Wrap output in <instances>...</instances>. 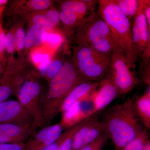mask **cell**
<instances>
[{"label": "cell", "instance_id": "cell-23", "mask_svg": "<svg viewBox=\"0 0 150 150\" xmlns=\"http://www.w3.org/2000/svg\"><path fill=\"white\" fill-rule=\"evenodd\" d=\"M64 63L60 59H56L51 62L45 76L48 80L50 81L59 72Z\"/></svg>", "mask_w": 150, "mask_h": 150}, {"label": "cell", "instance_id": "cell-20", "mask_svg": "<svg viewBox=\"0 0 150 150\" xmlns=\"http://www.w3.org/2000/svg\"><path fill=\"white\" fill-rule=\"evenodd\" d=\"M45 17V29L51 30L59 25L60 19L59 11L55 9L50 10L44 15Z\"/></svg>", "mask_w": 150, "mask_h": 150}, {"label": "cell", "instance_id": "cell-32", "mask_svg": "<svg viewBox=\"0 0 150 150\" xmlns=\"http://www.w3.org/2000/svg\"><path fill=\"white\" fill-rule=\"evenodd\" d=\"M51 62L50 59H49L43 61L39 64V66H38V69H39L42 76H45L46 75L48 66L50 64Z\"/></svg>", "mask_w": 150, "mask_h": 150}, {"label": "cell", "instance_id": "cell-11", "mask_svg": "<svg viewBox=\"0 0 150 150\" xmlns=\"http://www.w3.org/2000/svg\"><path fill=\"white\" fill-rule=\"evenodd\" d=\"M104 131L97 114L87 119L85 123L75 133L71 150H80L93 142Z\"/></svg>", "mask_w": 150, "mask_h": 150}, {"label": "cell", "instance_id": "cell-6", "mask_svg": "<svg viewBox=\"0 0 150 150\" xmlns=\"http://www.w3.org/2000/svg\"><path fill=\"white\" fill-rule=\"evenodd\" d=\"M98 1L71 0L62 3L59 11L60 21L67 34L73 35L81 25L95 14Z\"/></svg>", "mask_w": 150, "mask_h": 150}, {"label": "cell", "instance_id": "cell-24", "mask_svg": "<svg viewBox=\"0 0 150 150\" xmlns=\"http://www.w3.org/2000/svg\"><path fill=\"white\" fill-rule=\"evenodd\" d=\"M25 33L22 28H18L16 33L15 40L17 47L19 50H22L25 47Z\"/></svg>", "mask_w": 150, "mask_h": 150}, {"label": "cell", "instance_id": "cell-14", "mask_svg": "<svg viewBox=\"0 0 150 150\" xmlns=\"http://www.w3.org/2000/svg\"><path fill=\"white\" fill-rule=\"evenodd\" d=\"M33 124L20 125L14 123L0 124V135L7 138L13 143H25L35 133Z\"/></svg>", "mask_w": 150, "mask_h": 150}, {"label": "cell", "instance_id": "cell-13", "mask_svg": "<svg viewBox=\"0 0 150 150\" xmlns=\"http://www.w3.org/2000/svg\"><path fill=\"white\" fill-rule=\"evenodd\" d=\"M96 113L103 110L120 95L112 81L105 77L99 82L97 88L93 93Z\"/></svg>", "mask_w": 150, "mask_h": 150}, {"label": "cell", "instance_id": "cell-19", "mask_svg": "<svg viewBox=\"0 0 150 150\" xmlns=\"http://www.w3.org/2000/svg\"><path fill=\"white\" fill-rule=\"evenodd\" d=\"M149 137L147 129H144L141 134L129 143L123 150H143L150 140Z\"/></svg>", "mask_w": 150, "mask_h": 150}, {"label": "cell", "instance_id": "cell-2", "mask_svg": "<svg viewBox=\"0 0 150 150\" xmlns=\"http://www.w3.org/2000/svg\"><path fill=\"white\" fill-rule=\"evenodd\" d=\"M84 81L73 62H65L59 72L50 80L47 91L42 96V113L46 124H51L68 95Z\"/></svg>", "mask_w": 150, "mask_h": 150}, {"label": "cell", "instance_id": "cell-17", "mask_svg": "<svg viewBox=\"0 0 150 150\" xmlns=\"http://www.w3.org/2000/svg\"><path fill=\"white\" fill-rule=\"evenodd\" d=\"M113 1L130 21L134 18L140 7V0H113Z\"/></svg>", "mask_w": 150, "mask_h": 150}, {"label": "cell", "instance_id": "cell-33", "mask_svg": "<svg viewBox=\"0 0 150 150\" xmlns=\"http://www.w3.org/2000/svg\"><path fill=\"white\" fill-rule=\"evenodd\" d=\"M5 35L4 33L2 30L0 29V58L2 56L3 52L5 49Z\"/></svg>", "mask_w": 150, "mask_h": 150}, {"label": "cell", "instance_id": "cell-27", "mask_svg": "<svg viewBox=\"0 0 150 150\" xmlns=\"http://www.w3.org/2000/svg\"><path fill=\"white\" fill-rule=\"evenodd\" d=\"M51 4V1L33 0L30 1V6L35 10H41L48 7Z\"/></svg>", "mask_w": 150, "mask_h": 150}, {"label": "cell", "instance_id": "cell-16", "mask_svg": "<svg viewBox=\"0 0 150 150\" xmlns=\"http://www.w3.org/2000/svg\"><path fill=\"white\" fill-rule=\"evenodd\" d=\"M135 110L143 125L150 129V86L143 94L136 96L134 102Z\"/></svg>", "mask_w": 150, "mask_h": 150}, {"label": "cell", "instance_id": "cell-18", "mask_svg": "<svg viewBox=\"0 0 150 150\" xmlns=\"http://www.w3.org/2000/svg\"><path fill=\"white\" fill-rule=\"evenodd\" d=\"M40 29L41 28L36 25L33 24L30 27L25 36V48H29L43 44L40 35Z\"/></svg>", "mask_w": 150, "mask_h": 150}, {"label": "cell", "instance_id": "cell-29", "mask_svg": "<svg viewBox=\"0 0 150 150\" xmlns=\"http://www.w3.org/2000/svg\"><path fill=\"white\" fill-rule=\"evenodd\" d=\"M32 60L35 64H39L41 62L50 59L49 55L46 53L36 51L34 52L32 55Z\"/></svg>", "mask_w": 150, "mask_h": 150}, {"label": "cell", "instance_id": "cell-25", "mask_svg": "<svg viewBox=\"0 0 150 150\" xmlns=\"http://www.w3.org/2000/svg\"><path fill=\"white\" fill-rule=\"evenodd\" d=\"M72 127L67 129V131L63 133L61 135V137H59V139H58L56 142H54V143L51 144L50 146H48L44 148L41 150H56L58 149V148L59 147V146L60 145L62 144V142L63 141L65 140V139L68 136L69 134H70L71 131L72 129Z\"/></svg>", "mask_w": 150, "mask_h": 150}, {"label": "cell", "instance_id": "cell-4", "mask_svg": "<svg viewBox=\"0 0 150 150\" xmlns=\"http://www.w3.org/2000/svg\"><path fill=\"white\" fill-rule=\"evenodd\" d=\"M73 36L76 45L90 47L109 56L115 46L109 27L98 11L81 25Z\"/></svg>", "mask_w": 150, "mask_h": 150}, {"label": "cell", "instance_id": "cell-26", "mask_svg": "<svg viewBox=\"0 0 150 150\" xmlns=\"http://www.w3.org/2000/svg\"><path fill=\"white\" fill-rule=\"evenodd\" d=\"M15 38L13 34L8 32L5 35V48L8 53H12L14 50Z\"/></svg>", "mask_w": 150, "mask_h": 150}, {"label": "cell", "instance_id": "cell-5", "mask_svg": "<svg viewBox=\"0 0 150 150\" xmlns=\"http://www.w3.org/2000/svg\"><path fill=\"white\" fill-rule=\"evenodd\" d=\"M73 48V64L83 79L99 81L106 76L110 56L87 46L76 45Z\"/></svg>", "mask_w": 150, "mask_h": 150}, {"label": "cell", "instance_id": "cell-31", "mask_svg": "<svg viewBox=\"0 0 150 150\" xmlns=\"http://www.w3.org/2000/svg\"><path fill=\"white\" fill-rule=\"evenodd\" d=\"M33 24L38 25L41 28L45 29V23L44 15L38 14L35 16L32 20Z\"/></svg>", "mask_w": 150, "mask_h": 150}, {"label": "cell", "instance_id": "cell-21", "mask_svg": "<svg viewBox=\"0 0 150 150\" xmlns=\"http://www.w3.org/2000/svg\"><path fill=\"white\" fill-rule=\"evenodd\" d=\"M108 139L107 134L104 132L93 142L80 150H102Z\"/></svg>", "mask_w": 150, "mask_h": 150}, {"label": "cell", "instance_id": "cell-8", "mask_svg": "<svg viewBox=\"0 0 150 150\" xmlns=\"http://www.w3.org/2000/svg\"><path fill=\"white\" fill-rule=\"evenodd\" d=\"M41 92L40 83L30 79L23 84L17 94L18 100L30 115L36 129H41L46 125L42 113Z\"/></svg>", "mask_w": 150, "mask_h": 150}, {"label": "cell", "instance_id": "cell-3", "mask_svg": "<svg viewBox=\"0 0 150 150\" xmlns=\"http://www.w3.org/2000/svg\"><path fill=\"white\" fill-rule=\"evenodd\" d=\"M98 4V12L109 27L115 46L123 52L131 69H135L138 58L133 43L131 21L113 0H99Z\"/></svg>", "mask_w": 150, "mask_h": 150}, {"label": "cell", "instance_id": "cell-36", "mask_svg": "<svg viewBox=\"0 0 150 150\" xmlns=\"http://www.w3.org/2000/svg\"><path fill=\"white\" fill-rule=\"evenodd\" d=\"M2 72V69L1 67V66L0 65V77H1V74Z\"/></svg>", "mask_w": 150, "mask_h": 150}, {"label": "cell", "instance_id": "cell-34", "mask_svg": "<svg viewBox=\"0 0 150 150\" xmlns=\"http://www.w3.org/2000/svg\"><path fill=\"white\" fill-rule=\"evenodd\" d=\"M143 150H150V140L147 142Z\"/></svg>", "mask_w": 150, "mask_h": 150}, {"label": "cell", "instance_id": "cell-9", "mask_svg": "<svg viewBox=\"0 0 150 150\" xmlns=\"http://www.w3.org/2000/svg\"><path fill=\"white\" fill-rule=\"evenodd\" d=\"M132 38L135 52L138 59L143 62L150 61V28L143 12L141 0L138 11L131 22Z\"/></svg>", "mask_w": 150, "mask_h": 150}, {"label": "cell", "instance_id": "cell-30", "mask_svg": "<svg viewBox=\"0 0 150 150\" xmlns=\"http://www.w3.org/2000/svg\"><path fill=\"white\" fill-rule=\"evenodd\" d=\"M62 36L58 33H48L47 42L51 45L53 46H58L62 42Z\"/></svg>", "mask_w": 150, "mask_h": 150}, {"label": "cell", "instance_id": "cell-12", "mask_svg": "<svg viewBox=\"0 0 150 150\" xmlns=\"http://www.w3.org/2000/svg\"><path fill=\"white\" fill-rule=\"evenodd\" d=\"M4 123L29 125L33 120L18 100H7L0 103V124Z\"/></svg>", "mask_w": 150, "mask_h": 150}, {"label": "cell", "instance_id": "cell-15", "mask_svg": "<svg viewBox=\"0 0 150 150\" xmlns=\"http://www.w3.org/2000/svg\"><path fill=\"white\" fill-rule=\"evenodd\" d=\"M99 82L86 81L79 84L73 89L64 100L60 107L59 112L64 114L75 103L93 92L98 86Z\"/></svg>", "mask_w": 150, "mask_h": 150}, {"label": "cell", "instance_id": "cell-22", "mask_svg": "<svg viewBox=\"0 0 150 150\" xmlns=\"http://www.w3.org/2000/svg\"><path fill=\"white\" fill-rule=\"evenodd\" d=\"M86 120L81 122L77 125H76V126H73L70 134L63 141L62 144L56 150H71L72 146L73 139L75 133L84 124Z\"/></svg>", "mask_w": 150, "mask_h": 150}, {"label": "cell", "instance_id": "cell-7", "mask_svg": "<svg viewBox=\"0 0 150 150\" xmlns=\"http://www.w3.org/2000/svg\"><path fill=\"white\" fill-rule=\"evenodd\" d=\"M123 52L115 46L110 56L107 76L118 89L120 95L129 93L138 83Z\"/></svg>", "mask_w": 150, "mask_h": 150}, {"label": "cell", "instance_id": "cell-1", "mask_svg": "<svg viewBox=\"0 0 150 150\" xmlns=\"http://www.w3.org/2000/svg\"><path fill=\"white\" fill-rule=\"evenodd\" d=\"M135 97L108 108L100 121L115 150H123L144 129L134 107Z\"/></svg>", "mask_w": 150, "mask_h": 150}, {"label": "cell", "instance_id": "cell-28", "mask_svg": "<svg viewBox=\"0 0 150 150\" xmlns=\"http://www.w3.org/2000/svg\"><path fill=\"white\" fill-rule=\"evenodd\" d=\"M0 150H25V143H0Z\"/></svg>", "mask_w": 150, "mask_h": 150}, {"label": "cell", "instance_id": "cell-10", "mask_svg": "<svg viewBox=\"0 0 150 150\" xmlns=\"http://www.w3.org/2000/svg\"><path fill=\"white\" fill-rule=\"evenodd\" d=\"M65 127L61 121L44 126L27 140L25 150H41L56 142L63 134Z\"/></svg>", "mask_w": 150, "mask_h": 150}, {"label": "cell", "instance_id": "cell-35", "mask_svg": "<svg viewBox=\"0 0 150 150\" xmlns=\"http://www.w3.org/2000/svg\"><path fill=\"white\" fill-rule=\"evenodd\" d=\"M7 1H6V0H0V6L4 4L7 2Z\"/></svg>", "mask_w": 150, "mask_h": 150}]
</instances>
